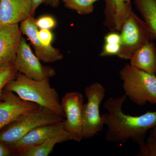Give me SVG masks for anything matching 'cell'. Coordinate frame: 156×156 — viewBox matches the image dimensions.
<instances>
[{
  "mask_svg": "<svg viewBox=\"0 0 156 156\" xmlns=\"http://www.w3.org/2000/svg\"><path fill=\"white\" fill-rule=\"evenodd\" d=\"M126 98L125 95L111 97L104 103L103 108L107 111L101 115L107 128L105 139L121 145L131 140L140 146L145 141L147 132L156 126V111L139 116L126 115L122 109Z\"/></svg>",
  "mask_w": 156,
  "mask_h": 156,
  "instance_id": "obj_1",
  "label": "cell"
},
{
  "mask_svg": "<svg viewBox=\"0 0 156 156\" xmlns=\"http://www.w3.org/2000/svg\"><path fill=\"white\" fill-rule=\"evenodd\" d=\"M5 89L16 93L22 100L51 110L65 118L58 92L50 86V79L36 80L18 72Z\"/></svg>",
  "mask_w": 156,
  "mask_h": 156,
  "instance_id": "obj_2",
  "label": "cell"
},
{
  "mask_svg": "<svg viewBox=\"0 0 156 156\" xmlns=\"http://www.w3.org/2000/svg\"><path fill=\"white\" fill-rule=\"evenodd\" d=\"M126 97L139 106L156 104V76L126 64L119 73Z\"/></svg>",
  "mask_w": 156,
  "mask_h": 156,
  "instance_id": "obj_3",
  "label": "cell"
},
{
  "mask_svg": "<svg viewBox=\"0 0 156 156\" xmlns=\"http://www.w3.org/2000/svg\"><path fill=\"white\" fill-rule=\"evenodd\" d=\"M64 118L46 108L23 114L0 131V142L6 147L14 144L34 128L47 124L59 122Z\"/></svg>",
  "mask_w": 156,
  "mask_h": 156,
  "instance_id": "obj_4",
  "label": "cell"
},
{
  "mask_svg": "<svg viewBox=\"0 0 156 156\" xmlns=\"http://www.w3.org/2000/svg\"><path fill=\"white\" fill-rule=\"evenodd\" d=\"M121 49L117 56L129 60L134 51L149 41L156 40L143 20L131 11L121 28Z\"/></svg>",
  "mask_w": 156,
  "mask_h": 156,
  "instance_id": "obj_5",
  "label": "cell"
},
{
  "mask_svg": "<svg viewBox=\"0 0 156 156\" xmlns=\"http://www.w3.org/2000/svg\"><path fill=\"white\" fill-rule=\"evenodd\" d=\"M87 103L84 104L83 112V139L92 138L103 130L104 123L99 107L105 97V89L98 82L86 87Z\"/></svg>",
  "mask_w": 156,
  "mask_h": 156,
  "instance_id": "obj_6",
  "label": "cell"
},
{
  "mask_svg": "<svg viewBox=\"0 0 156 156\" xmlns=\"http://www.w3.org/2000/svg\"><path fill=\"white\" fill-rule=\"evenodd\" d=\"M41 61L22 37L14 63L17 71L36 80L50 79L56 75L54 68L43 65Z\"/></svg>",
  "mask_w": 156,
  "mask_h": 156,
  "instance_id": "obj_7",
  "label": "cell"
},
{
  "mask_svg": "<svg viewBox=\"0 0 156 156\" xmlns=\"http://www.w3.org/2000/svg\"><path fill=\"white\" fill-rule=\"evenodd\" d=\"M84 97L79 92L66 93L61 101L64 112L66 131L70 135L72 140L80 142L83 137V112Z\"/></svg>",
  "mask_w": 156,
  "mask_h": 156,
  "instance_id": "obj_8",
  "label": "cell"
},
{
  "mask_svg": "<svg viewBox=\"0 0 156 156\" xmlns=\"http://www.w3.org/2000/svg\"><path fill=\"white\" fill-rule=\"evenodd\" d=\"M66 131L64 121L34 128L12 145L7 147L14 154L41 144L48 138Z\"/></svg>",
  "mask_w": 156,
  "mask_h": 156,
  "instance_id": "obj_9",
  "label": "cell"
},
{
  "mask_svg": "<svg viewBox=\"0 0 156 156\" xmlns=\"http://www.w3.org/2000/svg\"><path fill=\"white\" fill-rule=\"evenodd\" d=\"M40 107L33 102L22 100L14 92L4 89L0 100V131L20 116Z\"/></svg>",
  "mask_w": 156,
  "mask_h": 156,
  "instance_id": "obj_10",
  "label": "cell"
},
{
  "mask_svg": "<svg viewBox=\"0 0 156 156\" xmlns=\"http://www.w3.org/2000/svg\"><path fill=\"white\" fill-rule=\"evenodd\" d=\"M22 34L18 23L0 24V67L14 64Z\"/></svg>",
  "mask_w": 156,
  "mask_h": 156,
  "instance_id": "obj_11",
  "label": "cell"
},
{
  "mask_svg": "<svg viewBox=\"0 0 156 156\" xmlns=\"http://www.w3.org/2000/svg\"><path fill=\"white\" fill-rule=\"evenodd\" d=\"M36 20L30 16L21 22L20 27L21 32L30 40L35 50V55L44 63H53L61 60L63 56L58 49L52 46L43 45L39 41L37 33L38 27L36 24Z\"/></svg>",
  "mask_w": 156,
  "mask_h": 156,
  "instance_id": "obj_12",
  "label": "cell"
},
{
  "mask_svg": "<svg viewBox=\"0 0 156 156\" xmlns=\"http://www.w3.org/2000/svg\"><path fill=\"white\" fill-rule=\"evenodd\" d=\"M32 0H0V24H17L32 16Z\"/></svg>",
  "mask_w": 156,
  "mask_h": 156,
  "instance_id": "obj_13",
  "label": "cell"
},
{
  "mask_svg": "<svg viewBox=\"0 0 156 156\" xmlns=\"http://www.w3.org/2000/svg\"><path fill=\"white\" fill-rule=\"evenodd\" d=\"M130 64L137 69L156 75V47L153 41L147 42L134 51Z\"/></svg>",
  "mask_w": 156,
  "mask_h": 156,
  "instance_id": "obj_14",
  "label": "cell"
},
{
  "mask_svg": "<svg viewBox=\"0 0 156 156\" xmlns=\"http://www.w3.org/2000/svg\"><path fill=\"white\" fill-rule=\"evenodd\" d=\"M72 140L66 131L48 138L41 144L31 148L18 155L20 156H48L53 150L56 144Z\"/></svg>",
  "mask_w": 156,
  "mask_h": 156,
  "instance_id": "obj_15",
  "label": "cell"
},
{
  "mask_svg": "<svg viewBox=\"0 0 156 156\" xmlns=\"http://www.w3.org/2000/svg\"><path fill=\"white\" fill-rule=\"evenodd\" d=\"M134 2L156 39V0H134Z\"/></svg>",
  "mask_w": 156,
  "mask_h": 156,
  "instance_id": "obj_16",
  "label": "cell"
},
{
  "mask_svg": "<svg viewBox=\"0 0 156 156\" xmlns=\"http://www.w3.org/2000/svg\"><path fill=\"white\" fill-rule=\"evenodd\" d=\"M66 9L80 15H88L93 12L94 4L100 0H61Z\"/></svg>",
  "mask_w": 156,
  "mask_h": 156,
  "instance_id": "obj_17",
  "label": "cell"
},
{
  "mask_svg": "<svg viewBox=\"0 0 156 156\" xmlns=\"http://www.w3.org/2000/svg\"><path fill=\"white\" fill-rule=\"evenodd\" d=\"M18 73L14 64L0 67V100L6 84Z\"/></svg>",
  "mask_w": 156,
  "mask_h": 156,
  "instance_id": "obj_18",
  "label": "cell"
},
{
  "mask_svg": "<svg viewBox=\"0 0 156 156\" xmlns=\"http://www.w3.org/2000/svg\"><path fill=\"white\" fill-rule=\"evenodd\" d=\"M114 10L115 15L122 16L127 14L131 6V0H107Z\"/></svg>",
  "mask_w": 156,
  "mask_h": 156,
  "instance_id": "obj_19",
  "label": "cell"
},
{
  "mask_svg": "<svg viewBox=\"0 0 156 156\" xmlns=\"http://www.w3.org/2000/svg\"><path fill=\"white\" fill-rule=\"evenodd\" d=\"M136 156H156V140L149 136L140 145V152Z\"/></svg>",
  "mask_w": 156,
  "mask_h": 156,
  "instance_id": "obj_20",
  "label": "cell"
},
{
  "mask_svg": "<svg viewBox=\"0 0 156 156\" xmlns=\"http://www.w3.org/2000/svg\"><path fill=\"white\" fill-rule=\"evenodd\" d=\"M121 49V44L114 43L104 42L103 48L101 52L100 56L101 57L117 55L119 53Z\"/></svg>",
  "mask_w": 156,
  "mask_h": 156,
  "instance_id": "obj_21",
  "label": "cell"
},
{
  "mask_svg": "<svg viewBox=\"0 0 156 156\" xmlns=\"http://www.w3.org/2000/svg\"><path fill=\"white\" fill-rule=\"evenodd\" d=\"M36 24L40 29H52L56 27V20L55 18L49 15H45L36 20Z\"/></svg>",
  "mask_w": 156,
  "mask_h": 156,
  "instance_id": "obj_22",
  "label": "cell"
},
{
  "mask_svg": "<svg viewBox=\"0 0 156 156\" xmlns=\"http://www.w3.org/2000/svg\"><path fill=\"white\" fill-rule=\"evenodd\" d=\"M37 35L39 41L43 45L46 46L52 45L53 35L50 30L40 29L38 31Z\"/></svg>",
  "mask_w": 156,
  "mask_h": 156,
  "instance_id": "obj_23",
  "label": "cell"
},
{
  "mask_svg": "<svg viewBox=\"0 0 156 156\" xmlns=\"http://www.w3.org/2000/svg\"><path fill=\"white\" fill-rule=\"evenodd\" d=\"M32 16L34 14L36 10L40 5L42 4L48 5L53 8L58 7L59 5V0H32Z\"/></svg>",
  "mask_w": 156,
  "mask_h": 156,
  "instance_id": "obj_24",
  "label": "cell"
},
{
  "mask_svg": "<svg viewBox=\"0 0 156 156\" xmlns=\"http://www.w3.org/2000/svg\"><path fill=\"white\" fill-rule=\"evenodd\" d=\"M118 32L116 31H112L109 33L105 37L104 42L121 44V36Z\"/></svg>",
  "mask_w": 156,
  "mask_h": 156,
  "instance_id": "obj_25",
  "label": "cell"
},
{
  "mask_svg": "<svg viewBox=\"0 0 156 156\" xmlns=\"http://www.w3.org/2000/svg\"><path fill=\"white\" fill-rule=\"evenodd\" d=\"M14 154L5 145L0 142V156H9Z\"/></svg>",
  "mask_w": 156,
  "mask_h": 156,
  "instance_id": "obj_26",
  "label": "cell"
},
{
  "mask_svg": "<svg viewBox=\"0 0 156 156\" xmlns=\"http://www.w3.org/2000/svg\"><path fill=\"white\" fill-rule=\"evenodd\" d=\"M149 136L156 140V126L150 130Z\"/></svg>",
  "mask_w": 156,
  "mask_h": 156,
  "instance_id": "obj_27",
  "label": "cell"
}]
</instances>
